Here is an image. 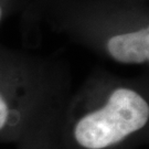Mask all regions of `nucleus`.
Returning a JSON list of instances; mask_svg holds the SVG:
<instances>
[{"instance_id":"20e7f679","label":"nucleus","mask_w":149,"mask_h":149,"mask_svg":"<svg viewBox=\"0 0 149 149\" xmlns=\"http://www.w3.org/2000/svg\"><path fill=\"white\" fill-rule=\"evenodd\" d=\"M12 1L13 0H0V23L5 17L6 9H8V7L12 3Z\"/></svg>"},{"instance_id":"7ed1b4c3","label":"nucleus","mask_w":149,"mask_h":149,"mask_svg":"<svg viewBox=\"0 0 149 149\" xmlns=\"http://www.w3.org/2000/svg\"><path fill=\"white\" fill-rule=\"evenodd\" d=\"M19 149H59L55 137V125L49 123L19 143Z\"/></svg>"},{"instance_id":"f03ea898","label":"nucleus","mask_w":149,"mask_h":149,"mask_svg":"<svg viewBox=\"0 0 149 149\" xmlns=\"http://www.w3.org/2000/svg\"><path fill=\"white\" fill-rule=\"evenodd\" d=\"M36 75L0 60V140L20 143L52 120L60 111L40 101Z\"/></svg>"},{"instance_id":"f257e3e1","label":"nucleus","mask_w":149,"mask_h":149,"mask_svg":"<svg viewBox=\"0 0 149 149\" xmlns=\"http://www.w3.org/2000/svg\"><path fill=\"white\" fill-rule=\"evenodd\" d=\"M149 101L135 83L102 79L90 83L56 124L59 149H128L144 138Z\"/></svg>"}]
</instances>
